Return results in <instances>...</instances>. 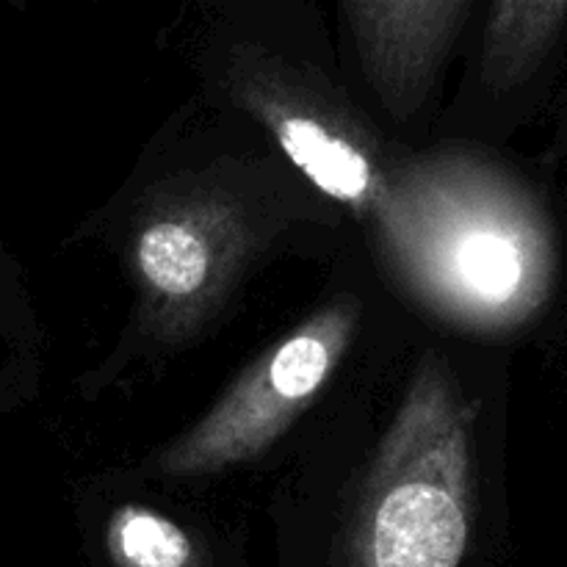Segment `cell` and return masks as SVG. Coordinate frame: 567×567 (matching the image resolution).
<instances>
[{
    "label": "cell",
    "mask_w": 567,
    "mask_h": 567,
    "mask_svg": "<svg viewBox=\"0 0 567 567\" xmlns=\"http://www.w3.org/2000/svg\"><path fill=\"white\" fill-rule=\"evenodd\" d=\"M227 83L299 172L352 208L380 238L399 275L419 288L468 158L396 164L313 72L258 44L230 50Z\"/></svg>",
    "instance_id": "1"
},
{
    "label": "cell",
    "mask_w": 567,
    "mask_h": 567,
    "mask_svg": "<svg viewBox=\"0 0 567 567\" xmlns=\"http://www.w3.org/2000/svg\"><path fill=\"white\" fill-rule=\"evenodd\" d=\"M474 419L452 369L421 360L365 476L349 567H460L474 526Z\"/></svg>",
    "instance_id": "2"
},
{
    "label": "cell",
    "mask_w": 567,
    "mask_h": 567,
    "mask_svg": "<svg viewBox=\"0 0 567 567\" xmlns=\"http://www.w3.org/2000/svg\"><path fill=\"white\" fill-rule=\"evenodd\" d=\"M557 275L551 221L524 186L468 158L419 291L476 327H515L546 305Z\"/></svg>",
    "instance_id": "3"
},
{
    "label": "cell",
    "mask_w": 567,
    "mask_h": 567,
    "mask_svg": "<svg viewBox=\"0 0 567 567\" xmlns=\"http://www.w3.org/2000/svg\"><path fill=\"white\" fill-rule=\"evenodd\" d=\"M358 316V299L343 297L302 321L255 360L225 399L150 468L164 476H199L266 452L330 382L352 347Z\"/></svg>",
    "instance_id": "4"
},
{
    "label": "cell",
    "mask_w": 567,
    "mask_h": 567,
    "mask_svg": "<svg viewBox=\"0 0 567 567\" xmlns=\"http://www.w3.org/2000/svg\"><path fill=\"white\" fill-rule=\"evenodd\" d=\"M249 244L233 199L188 194L161 203L133 233V275L155 324L183 332L210 313Z\"/></svg>",
    "instance_id": "5"
},
{
    "label": "cell",
    "mask_w": 567,
    "mask_h": 567,
    "mask_svg": "<svg viewBox=\"0 0 567 567\" xmlns=\"http://www.w3.org/2000/svg\"><path fill=\"white\" fill-rule=\"evenodd\" d=\"M471 9L474 0H341L354 53L391 114L424 105Z\"/></svg>",
    "instance_id": "6"
},
{
    "label": "cell",
    "mask_w": 567,
    "mask_h": 567,
    "mask_svg": "<svg viewBox=\"0 0 567 567\" xmlns=\"http://www.w3.org/2000/svg\"><path fill=\"white\" fill-rule=\"evenodd\" d=\"M567 44V0H491L480 42V83L493 97L532 92Z\"/></svg>",
    "instance_id": "7"
},
{
    "label": "cell",
    "mask_w": 567,
    "mask_h": 567,
    "mask_svg": "<svg viewBox=\"0 0 567 567\" xmlns=\"http://www.w3.org/2000/svg\"><path fill=\"white\" fill-rule=\"evenodd\" d=\"M105 548L116 567H194L197 551L181 524L144 504H122L105 526Z\"/></svg>",
    "instance_id": "8"
}]
</instances>
